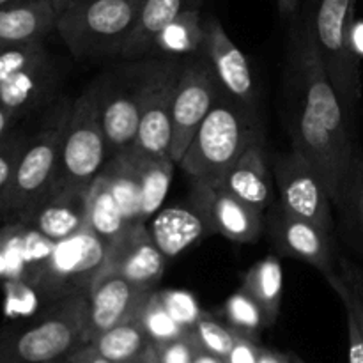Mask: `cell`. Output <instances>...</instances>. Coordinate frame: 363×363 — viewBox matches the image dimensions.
<instances>
[{"instance_id": "obj_1", "label": "cell", "mask_w": 363, "mask_h": 363, "mask_svg": "<svg viewBox=\"0 0 363 363\" xmlns=\"http://www.w3.org/2000/svg\"><path fill=\"white\" fill-rule=\"evenodd\" d=\"M87 293L50 301L23 323L0 328V363H62L87 344Z\"/></svg>"}, {"instance_id": "obj_9", "label": "cell", "mask_w": 363, "mask_h": 363, "mask_svg": "<svg viewBox=\"0 0 363 363\" xmlns=\"http://www.w3.org/2000/svg\"><path fill=\"white\" fill-rule=\"evenodd\" d=\"M269 167L279 190V202L284 209L335 236L333 201L312 163L293 147L287 152L273 155L269 158Z\"/></svg>"}, {"instance_id": "obj_27", "label": "cell", "mask_w": 363, "mask_h": 363, "mask_svg": "<svg viewBox=\"0 0 363 363\" xmlns=\"http://www.w3.org/2000/svg\"><path fill=\"white\" fill-rule=\"evenodd\" d=\"M128 225L130 222L123 209L119 208L105 181L98 176L87 190V227L105 247H110L128 229Z\"/></svg>"}, {"instance_id": "obj_41", "label": "cell", "mask_w": 363, "mask_h": 363, "mask_svg": "<svg viewBox=\"0 0 363 363\" xmlns=\"http://www.w3.org/2000/svg\"><path fill=\"white\" fill-rule=\"evenodd\" d=\"M64 362L67 363H113L108 358L103 357L92 344H82L78 350H74Z\"/></svg>"}, {"instance_id": "obj_35", "label": "cell", "mask_w": 363, "mask_h": 363, "mask_svg": "<svg viewBox=\"0 0 363 363\" xmlns=\"http://www.w3.org/2000/svg\"><path fill=\"white\" fill-rule=\"evenodd\" d=\"M158 294L160 298H162L167 311L170 312V315H172L184 330H188V332L197 325L201 315L204 314L197 296H195L194 293H190V291L158 289Z\"/></svg>"}, {"instance_id": "obj_19", "label": "cell", "mask_w": 363, "mask_h": 363, "mask_svg": "<svg viewBox=\"0 0 363 363\" xmlns=\"http://www.w3.org/2000/svg\"><path fill=\"white\" fill-rule=\"evenodd\" d=\"M149 223V233L167 259L176 257L191 245L211 236L206 220L190 202L160 209Z\"/></svg>"}, {"instance_id": "obj_32", "label": "cell", "mask_w": 363, "mask_h": 363, "mask_svg": "<svg viewBox=\"0 0 363 363\" xmlns=\"http://www.w3.org/2000/svg\"><path fill=\"white\" fill-rule=\"evenodd\" d=\"M190 332L202 350L222 358H225L230 353L233 346L236 344L238 335H240L227 323L218 321L215 315H211L206 311Z\"/></svg>"}, {"instance_id": "obj_45", "label": "cell", "mask_w": 363, "mask_h": 363, "mask_svg": "<svg viewBox=\"0 0 363 363\" xmlns=\"http://www.w3.org/2000/svg\"><path fill=\"white\" fill-rule=\"evenodd\" d=\"M351 46H353L354 53L358 59L362 60L363 57V20H354L353 28H351Z\"/></svg>"}, {"instance_id": "obj_26", "label": "cell", "mask_w": 363, "mask_h": 363, "mask_svg": "<svg viewBox=\"0 0 363 363\" xmlns=\"http://www.w3.org/2000/svg\"><path fill=\"white\" fill-rule=\"evenodd\" d=\"M241 287L261 305L268 325H275L284 298V268L279 255H266L264 259L252 264L245 273Z\"/></svg>"}, {"instance_id": "obj_13", "label": "cell", "mask_w": 363, "mask_h": 363, "mask_svg": "<svg viewBox=\"0 0 363 363\" xmlns=\"http://www.w3.org/2000/svg\"><path fill=\"white\" fill-rule=\"evenodd\" d=\"M152 291L130 282L112 269H99L87 293V342L119 323L138 318Z\"/></svg>"}, {"instance_id": "obj_38", "label": "cell", "mask_w": 363, "mask_h": 363, "mask_svg": "<svg viewBox=\"0 0 363 363\" xmlns=\"http://www.w3.org/2000/svg\"><path fill=\"white\" fill-rule=\"evenodd\" d=\"M259 340L250 339V337L238 335L236 344L233 346L230 353L225 357L227 363H259V354H261Z\"/></svg>"}, {"instance_id": "obj_8", "label": "cell", "mask_w": 363, "mask_h": 363, "mask_svg": "<svg viewBox=\"0 0 363 363\" xmlns=\"http://www.w3.org/2000/svg\"><path fill=\"white\" fill-rule=\"evenodd\" d=\"M183 60L177 57H158L140 66V123L133 145L140 155L156 158L170 156L172 103Z\"/></svg>"}, {"instance_id": "obj_29", "label": "cell", "mask_w": 363, "mask_h": 363, "mask_svg": "<svg viewBox=\"0 0 363 363\" xmlns=\"http://www.w3.org/2000/svg\"><path fill=\"white\" fill-rule=\"evenodd\" d=\"M142 188V220L147 223L162 209L177 163L170 156H144L131 149Z\"/></svg>"}, {"instance_id": "obj_16", "label": "cell", "mask_w": 363, "mask_h": 363, "mask_svg": "<svg viewBox=\"0 0 363 363\" xmlns=\"http://www.w3.org/2000/svg\"><path fill=\"white\" fill-rule=\"evenodd\" d=\"M204 53L223 91L250 108L259 110V91L254 71L245 53L230 39L218 18L204 20Z\"/></svg>"}, {"instance_id": "obj_34", "label": "cell", "mask_w": 363, "mask_h": 363, "mask_svg": "<svg viewBox=\"0 0 363 363\" xmlns=\"http://www.w3.org/2000/svg\"><path fill=\"white\" fill-rule=\"evenodd\" d=\"M27 142L28 137L23 133H9L0 142V215L6 206L14 172Z\"/></svg>"}, {"instance_id": "obj_18", "label": "cell", "mask_w": 363, "mask_h": 363, "mask_svg": "<svg viewBox=\"0 0 363 363\" xmlns=\"http://www.w3.org/2000/svg\"><path fill=\"white\" fill-rule=\"evenodd\" d=\"M21 225L30 227L52 243L87 227V191L50 194Z\"/></svg>"}, {"instance_id": "obj_47", "label": "cell", "mask_w": 363, "mask_h": 363, "mask_svg": "<svg viewBox=\"0 0 363 363\" xmlns=\"http://www.w3.org/2000/svg\"><path fill=\"white\" fill-rule=\"evenodd\" d=\"M137 363H160L158 351H156L155 344H152V346L149 347V350L145 351L144 354H142V358H140V360H138Z\"/></svg>"}, {"instance_id": "obj_22", "label": "cell", "mask_w": 363, "mask_h": 363, "mask_svg": "<svg viewBox=\"0 0 363 363\" xmlns=\"http://www.w3.org/2000/svg\"><path fill=\"white\" fill-rule=\"evenodd\" d=\"M340 241L351 254L363 257V156L358 155L333 201Z\"/></svg>"}, {"instance_id": "obj_43", "label": "cell", "mask_w": 363, "mask_h": 363, "mask_svg": "<svg viewBox=\"0 0 363 363\" xmlns=\"http://www.w3.org/2000/svg\"><path fill=\"white\" fill-rule=\"evenodd\" d=\"M259 363H293V354L280 353V351L269 350V347H261Z\"/></svg>"}, {"instance_id": "obj_40", "label": "cell", "mask_w": 363, "mask_h": 363, "mask_svg": "<svg viewBox=\"0 0 363 363\" xmlns=\"http://www.w3.org/2000/svg\"><path fill=\"white\" fill-rule=\"evenodd\" d=\"M337 273L340 279L346 282V286L357 294L363 301V268L362 266L354 264L347 257H339V264H337Z\"/></svg>"}, {"instance_id": "obj_28", "label": "cell", "mask_w": 363, "mask_h": 363, "mask_svg": "<svg viewBox=\"0 0 363 363\" xmlns=\"http://www.w3.org/2000/svg\"><path fill=\"white\" fill-rule=\"evenodd\" d=\"M89 344L113 363H137L152 346V340L138 318H135L105 330Z\"/></svg>"}, {"instance_id": "obj_14", "label": "cell", "mask_w": 363, "mask_h": 363, "mask_svg": "<svg viewBox=\"0 0 363 363\" xmlns=\"http://www.w3.org/2000/svg\"><path fill=\"white\" fill-rule=\"evenodd\" d=\"M99 113L105 131L108 158L130 151L138 137L140 123V71L138 77L98 82Z\"/></svg>"}, {"instance_id": "obj_17", "label": "cell", "mask_w": 363, "mask_h": 363, "mask_svg": "<svg viewBox=\"0 0 363 363\" xmlns=\"http://www.w3.org/2000/svg\"><path fill=\"white\" fill-rule=\"evenodd\" d=\"M213 184L229 191L234 197L252 206L257 211L266 213L273 204V174L269 167L268 152L264 144H255L236 160L220 176L213 177Z\"/></svg>"}, {"instance_id": "obj_44", "label": "cell", "mask_w": 363, "mask_h": 363, "mask_svg": "<svg viewBox=\"0 0 363 363\" xmlns=\"http://www.w3.org/2000/svg\"><path fill=\"white\" fill-rule=\"evenodd\" d=\"M16 121H18L16 113H13L11 110H7L6 106L0 105V142L11 133V130H13Z\"/></svg>"}, {"instance_id": "obj_12", "label": "cell", "mask_w": 363, "mask_h": 363, "mask_svg": "<svg viewBox=\"0 0 363 363\" xmlns=\"http://www.w3.org/2000/svg\"><path fill=\"white\" fill-rule=\"evenodd\" d=\"M188 202L202 215L211 236H222L233 243H257L264 234V213L245 204L229 191L208 179H190Z\"/></svg>"}, {"instance_id": "obj_4", "label": "cell", "mask_w": 363, "mask_h": 363, "mask_svg": "<svg viewBox=\"0 0 363 363\" xmlns=\"http://www.w3.org/2000/svg\"><path fill=\"white\" fill-rule=\"evenodd\" d=\"M142 0H73L57 13L55 32L78 60L121 55Z\"/></svg>"}, {"instance_id": "obj_33", "label": "cell", "mask_w": 363, "mask_h": 363, "mask_svg": "<svg viewBox=\"0 0 363 363\" xmlns=\"http://www.w3.org/2000/svg\"><path fill=\"white\" fill-rule=\"evenodd\" d=\"M50 59L45 43H23V45L2 46L0 48V84L9 80L14 74L28 69Z\"/></svg>"}, {"instance_id": "obj_11", "label": "cell", "mask_w": 363, "mask_h": 363, "mask_svg": "<svg viewBox=\"0 0 363 363\" xmlns=\"http://www.w3.org/2000/svg\"><path fill=\"white\" fill-rule=\"evenodd\" d=\"M264 234L279 257H291L314 266L323 277L337 272L335 236L308 220L293 215L279 201L264 213Z\"/></svg>"}, {"instance_id": "obj_46", "label": "cell", "mask_w": 363, "mask_h": 363, "mask_svg": "<svg viewBox=\"0 0 363 363\" xmlns=\"http://www.w3.org/2000/svg\"><path fill=\"white\" fill-rule=\"evenodd\" d=\"M194 363H227V362H225V358L216 357V354H213V353H209V351L202 350V347L197 344V351H195Z\"/></svg>"}, {"instance_id": "obj_7", "label": "cell", "mask_w": 363, "mask_h": 363, "mask_svg": "<svg viewBox=\"0 0 363 363\" xmlns=\"http://www.w3.org/2000/svg\"><path fill=\"white\" fill-rule=\"evenodd\" d=\"M106 247L89 227L53 243L43 262L21 280L30 284L45 305L74 293H89L92 280L105 264Z\"/></svg>"}, {"instance_id": "obj_23", "label": "cell", "mask_w": 363, "mask_h": 363, "mask_svg": "<svg viewBox=\"0 0 363 363\" xmlns=\"http://www.w3.org/2000/svg\"><path fill=\"white\" fill-rule=\"evenodd\" d=\"M55 85V67L52 59L28 67L0 84V105L18 117L35 108Z\"/></svg>"}, {"instance_id": "obj_20", "label": "cell", "mask_w": 363, "mask_h": 363, "mask_svg": "<svg viewBox=\"0 0 363 363\" xmlns=\"http://www.w3.org/2000/svg\"><path fill=\"white\" fill-rule=\"evenodd\" d=\"M57 11L43 0H21L0 7V48L45 41L55 30Z\"/></svg>"}, {"instance_id": "obj_6", "label": "cell", "mask_w": 363, "mask_h": 363, "mask_svg": "<svg viewBox=\"0 0 363 363\" xmlns=\"http://www.w3.org/2000/svg\"><path fill=\"white\" fill-rule=\"evenodd\" d=\"M71 105L62 99L45 121V126L28 137L2 211V216L14 223L23 222L52 190Z\"/></svg>"}, {"instance_id": "obj_30", "label": "cell", "mask_w": 363, "mask_h": 363, "mask_svg": "<svg viewBox=\"0 0 363 363\" xmlns=\"http://www.w3.org/2000/svg\"><path fill=\"white\" fill-rule=\"evenodd\" d=\"M223 318L225 323L238 333L250 339H259V333L264 328H269L268 319L261 305L243 289L234 291L223 303Z\"/></svg>"}, {"instance_id": "obj_42", "label": "cell", "mask_w": 363, "mask_h": 363, "mask_svg": "<svg viewBox=\"0 0 363 363\" xmlns=\"http://www.w3.org/2000/svg\"><path fill=\"white\" fill-rule=\"evenodd\" d=\"M301 4H303V0H277L280 18H282L286 23H291V21L298 16V13H300Z\"/></svg>"}, {"instance_id": "obj_21", "label": "cell", "mask_w": 363, "mask_h": 363, "mask_svg": "<svg viewBox=\"0 0 363 363\" xmlns=\"http://www.w3.org/2000/svg\"><path fill=\"white\" fill-rule=\"evenodd\" d=\"M197 6L195 0H142L135 27L124 41L121 57L126 60H142L151 55L156 35L188 7Z\"/></svg>"}, {"instance_id": "obj_25", "label": "cell", "mask_w": 363, "mask_h": 363, "mask_svg": "<svg viewBox=\"0 0 363 363\" xmlns=\"http://www.w3.org/2000/svg\"><path fill=\"white\" fill-rule=\"evenodd\" d=\"M204 21L201 18V11L197 6L188 7L156 35L149 57L184 59L199 55L204 50Z\"/></svg>"}, {"instance_id": "obj_15", "label": "cell", "mask_w": 363, "mask_h": 363, "mask_svg": "<svg viewBox=\"0 0 363 363\" xmlns=\"http://www.w3.org/2000/svg\"><path fill=\"white\" fill-rule=\"evenodd\" d=\"M167 257L149 233L147 223H130L128 229L106 247L103 268L119 273L130 282L156 289L165 273Z\"/></svg>"}, {"instance_id": "obj_48", "label": "cell", "mask_w": 363, "mask_h": 363, "mask_svg": "<svg viewBox=\"0 0 363 363\" xmlns=\"http://www.w3.org/2000/svg\"><path fill=\"white\" fill-rule=\"evenodd\" d=\"M43 2H48L50 6H53V9L59 13L60 9H64V7H66L69 2H73V0H43Z\"/></svg>"}, {"instance_id": "obj_49", "label": "cell", "mask_w": 363, "mask_h": 363, "mask_svg": "<svg viewBox=\"0 0 363 363\" xmlns=\"http://www.w3.org/2000/svg\"><path fill=\"white\" fill-rule=\"evenodd\" d=\"M16 2H21V0H0V7L11 6V4H16Z\"/></svg>"}, {"instance_id": "obj_50", "label": "cell", "mask_w": 363, "mask_h": 363, "mask_svg": "<svg viewBox=\"0 0 363 363\" xmlns=\"http://www.w3.org/2000/svg\"><path fill=\"white\" fill-rule=\"evenodd\" d=\"M293 363H307V362L301 360V358L298 357V354H293Z\"/></svg>"}, {"instance_id": "obj_39", "label": "cell", "mask_w": 363, "mask_h": 363, "mask_svg": "<svg viewBox=\"0 0 363 363\" xmlns=\"http://www.w3.org/2000/svg\"><path fill=\"white\" fill-rule=\"evenodd\" d=\"M346 311L347 326V360L350 363H363V332L353 312Z\"/></svg>"}, {"instance_id": "obj_5", "label": "cell", "mask_w": 363, "mask_h": 363, "mask_svg": "<svg viewBox=\"0 0 363 363\" xmlns=\"http://www.w3.org/2000/svg\"><path fill=\"white\" fill-rule=\"evenodd\" d=\"M106 160L108 149L99 113V91L98 84H94L71 105L55 181L50 194L87 191Z\"/></svg>"}, {"instance_id": "obj_37", "label": "cell", "mask_w": 363, "mask_h": 363, "mask_svg": "<svg viewBox=\"0 0 363 363\" xmlns=\"http://www.w3.org/2000/svg\"><path fill=\"white\" fill-rule=\"evenodd\" d=\"M325 279L326 282H328V286L333 289V293L337 294V298L342 301V307L353 312V315L357 318L358 325H360L363 332V301L350 289V287L346 286V282L340 279V275L337 272L332 273V275L325 277Z\"/></svg>"}, {"instance_id": "obj_24", "label": "cell", "mask_w": 363, "mask_h": 363, "mask_svg": "<svg viewBox=\"0 0 363 363\" xmlns=\"http://www.w3.org/2000/svg\"><path fill=\"white\" fill-rule=\"evenodd\" d=\"M133 149V147H131ZM123 151L106 160L98 174L112 191L113 199L130 223H144L142 220V188L133 151Z\"/></svg>"}, {"instance_id": "obj_31", "label": "cell", "mask_w": 363, "mask_h": 363, "mask_svg": "<svg viewBox=\"0 0 363 363\" xmlns=\"http://www.w3.org/2000/svg\"><path fill=\"white\" fill-rule=\"evenodd\" d=\"M138 321L142 323V326H144L155 346L179 339L188 332L167 311L162 298H160L158 289L149 294L147 301H145L140 314H138Z\"/></svg>"}, {"instance_id": "obj_2", "label": "cell", "mask_w": 363, "mask_h": 363, "mask_svg": "<svg viewBox=\"0 0 363 363\" xmlns=\"http://www.w3.org/2000/svg\"><path fill=\"white\" fill-rule=\"evenodd\" d=\"M255 144H264L259 110L223 92L199 126L177 167L190 179H213Z\"/></svg>"}, {"instance_id": "obj_36", "label": "cell", "mask_w": 363, "mask_h": 363, "mask_svg": "<svg viewBox=\"0 0 363 363\" xmlns=\"http://www.w3.org/2000/svg\"><path fill=\"white\" fill-rule=\"evenodd\" d=\"M158 351L160 363H194L195 351H197V340L191 335V332H186L183 337L170 342L158 344L155 346Z\"/></svg>"}, {"instance_id": "obj_10", "label": "cell", "mask_w": 363, "mask_h": 363, "mask_svg": "<svg viewBox=\"0 0 363 363\" xmlns=\"http://www.w3.org/2000/svg\"><path fill=\"white\" fill-rule=\"evenodd\" d=\"M223 92L225 91L204 53L184 57L172 103L170 156L174 162L179 163L199 126Z\"/></svg>"}, {"instance_id": "obj_3", "label": "cell", "mask_w": 363, "mask_h": 363, "mask_svg": "<svg viewBox=\"0 0 363 363\" xmlns=\"http://www.w3.org/2000/svg\"><path fill=\"white\" fill-rule=\"evenodd\" d=\"M354 11L357 0H305L298 13L351 119L362 98L360 59L351 46Z\"/></svg>"}]
</instances>
